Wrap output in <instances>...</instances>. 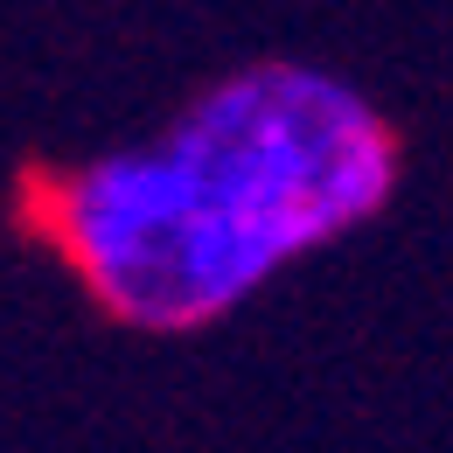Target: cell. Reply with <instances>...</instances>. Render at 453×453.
<instances>
[{
  "label": "cell",
  "mask_w": 453,
  "mask_h": 453,
  "mask_svg": "<svg viewBox=\"0 0 453 453\" xmlns=\"http://www.w3.org/2000/svg\"><path fill=\"white\" fill-rule=\"evenodd\" d=\"M397 188V133L363 84L258 57L168 126L42 181L35 224L70 280L140 335H196L356 237Z\"/></svg>",
  "instance_id": "cell-1"
}]
</instances>
